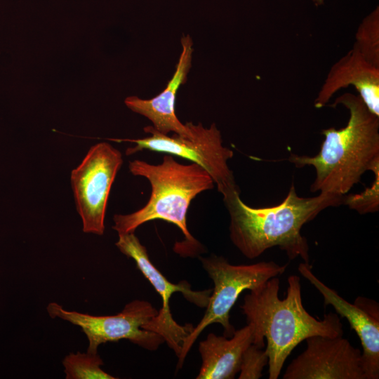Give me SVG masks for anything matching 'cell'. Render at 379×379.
I'll use <instances>...</instances> for the list:
<instances>
[{"mask_svg": "<svg viewBox=\"0 0 379 379\" xmlns=\"http://www.w3.org/2000/svg\"><path fill=\"white\" fill-rule=\"evenodd\" d=\"M279 284L278 277L271 278L261 287L250 291L241 305L247 324L253 328V344L263 348L264 338L267 340L269 379L278 378L288 357L304 340L314 335H343L337 313L330 312L318 319L307 312L298 276L288 277L283 300L279 298Z\"/></svg>", "mask_w": 379, "mask_h": 379, "instance_id": "1", "label": "cell"}, {"mask_svg": "<svg viewBox=\"0 0 379 379\" xmlns=\"http://www.w3.org/2000/svg\"><path fill=\"white\" fill-rule=\"evenodd\" d=\"M343 197L320 193L300 197L292 184L279 204L253 208L241 199L239 190H234L222 197L230 218V239L248 259L278 246L290 260L300 257L309 263V244L301 234L302 227L326 208L342 204Z\"/></svg>", "mask_w": 379, "mask_h": 379, "instance_id": "2", "label": "cell"}, {"mask_svg": "<svg viewBox=\"0 0 379 379\" xmlns=\"http://www.w3.org/2000/svg\"><path fill=\"white\" fill-rule=\"evenodd\" d=\"M338 105L349 111L346 126L324 129V140L317 155L291 154L288 158L296 168H314L312 192L344 196L366 171L379 166V117L368 109L359 95L350 93L338 97L331 106Z\"/></svg>", "mask_w": 379, "mask_h": 379, "instance_id": "3", "label": "cell"}, {"mask_svg": "<svg viewBox=\"0 0 379 379\" xmlns=\"http://www.w3.org/2000/svg\"><path fill=\"white\" fill-rule=\"evenodd\" d=\"M128 169L133 175L144 177L149 182L150 197L139 210L129 214H115L112 229L118 234L135 232L148 221L163 220L181 230L190 246V254L196 253L201 246L187 229V213L199 194L214 187L209 173L197 164H180L168 154L157 165L137 159L131 161Z\"/></svg>", "mask_w": 379, "mask_h": 379, "instance_id": "4", "label": "cell"}, {"mask_svg": "<svg viewBox=\"0 0 379 379\" xmlns=\"http://www.w3.org/2000/svg\"><path fill=\"white\" fill-rule=\"evenodd\" d=\"M199 258L213 280L214 288L203 318L183 343L178 357L177 368L182 366L194 343L210 324H220L224 328L225 336L232 337L235 329L230 321V313L239 295L245 290L253 291L261 287L271 278L281 275L287 267V265H279L274 261L232 265L224 257L215 254Z\"/></svg>", "mask_w": 379, "mask_h": 379, "instance_id": "5", "label": "cell"}, {"mask_svg": "<svg viewBox=\"0 0 379 379\" xmlns=\"http://www.w3.org/2000/svg\"><path fill=\"white\" fill-rule=\"evenodd\" d=\"M192 135L182 136L173 133L172 136L163 134L152 126L144 128L150 135L138 139H110L116 142H130L135 144L128 147L127 156L142 150H149L179 157L197 164L204 168L217 185L218 191L222 195L239 190L233 172L227 161L234 156L233 151L222 145L220 131L215 124L205 128L201 123L189 122Z\"/></svg>", "mask_w": 379, "mask_h": 379, "instance_id": "6", "label": "cell"}, {"mask_svg": "<svg viewBox=\"0 0 379 379\" xmlns=\"http://www.w3.org/2000/svg\"><path fill=\"white\" fill-rule=\"evenodd\" d=\"M123 164L121 153L107 142L92 146L71 172L77 211L85 233L102 235L109 195Z\"/></svg>", "mask_w": 379, "mask_h": 379, "instance_id": "7", "label": "cell"}, {"mask_svg": "<svg viewBox=\"0 0 379 379\" xmlns=\"http://www.w3.org/2000/svg\"><path fill=\"white\" fill-rule=\"evenodd\" d=\"M47 312L51 318H60L79 326L86 334L87 352L98 353L99 345L126 339L148 350H156L164 343L161 336L144 329L145 326L158 314L150 302L135 300L126 304L123 310L112 316H94L65 310L56 302H51Z\"/></svg>", "mask_w": 379, "mask_h": 379, "instance_id": "8", "label": "cell"}, {"mask_svg": "<svg viewBox=\"0 0 379 379\" xmlns=\"http://www.w3.org/2000/svg\"><path fill=\"white\" fill-rule=\"evenodd\" d=\"M116 246L128 258H132L137 267L153 286L162 300V306L158 314L145 326L144 329L157 333L164 343L172 349L178 357L184 342L192 331V324L181 326L173 318L169 307L171 295L180 292L184 298L199 307H206L208 303L212 290L193 291L188 282L181 281L178 284L170 282L154 267L149 260L147 249L134 232L119 234Z\"/></svg>", "mask_w": 379, "mask_h": 379, "instance_id": "9", "label": "cell"}, {"mask_svg": "<svg viewBox=\"0 0 379 379\" xmlns=\"http://www.w3.org/2000/svg\"><path fill=\"white\" fill-rule=\"evenodd\" d=\"M288 366L284 379H366L361 350L343 335H314Z\"/></svg>", "mask_w": 379, "mask_h": 379, "instance_id": "10", "label": "cell"}, {"mask_svg": "<svg viewBox=\"0 0 379 379\" xmlns=\"http://www.w3.org/2000/svg\"><path fill=\"white\" fill-rule=\"evenodd\" d=\"M312 266L301 262L300 274L322 295L325 305H331L338 314L345 318L360 339L363 348V366L366 379L379 378V310L377 302L358 297L354 304L342 298L335 291L319 280Z\"/></svg>", "mask_w": 379, "mask_h": 379, "instance_id": "11", "label": "cell"}, {"mask_svg": "<svg viewBox=\"0 0 379 379\" xmlns=\"http://www.w3.org/2000/svg\"><path fill=\"white\" fill-rule=\"evenodd\" d=\"M180 42L182 51L175 72L166 88L152 98L129 96L124 102L131 110L150 120L152 126L159 132L165 135L173 132L182 136H190L192 131L189 122L184 124L178 119L175 112V101L177 91L186 81L191 67L193 43L189 35H183Z\"/></svg>", "mask_w": 379, "mask_h": 379, "instance_id": "12", "label": "cell"}, {"mask_svg": "<svg viewBox=\"0 0 379 379\" xmlns=\"http://www.w3.org/2000/svg\"><path fill=\"white\" fill-rule=\"evenodd\" d=\"M350 86L355 88L368 109L379 117V67L366 61L354 46L331 67L314 107H323L335 93Z\"/></svg>", "mask_w": 379, "mask_h": 379, "instance_id": "13", "label": "cell"}, {"mask_svg": "<svg viewBox=\"0 0 379 379\" xmlns=\"http://www.w3.org/2000/svg\"><path fill=\"white\" fill-rule=\"evenodd\" d=\"M253 328L247 324L232 337L211 333L199 343L201 366L197 379H232L239 372L241 357L253 343Z\"/></svg>", "mask_w": 379, "mask_h": 379, "instance_id": "14", "label": "cell"}, {"mask_svg": "<svg viewBox=\"0 0 379 379\" xmlns=\"http://www.w3.org/2000/svg\"><path fill=\"white\" fill-rule=\"evenodd\" d=\"M66 379H115L101 368L103 361L98 353H69L63 361Z\"/></svg>", "mask_w": 379, "mask_h": 379, "instance_id": "15", "label": "cell"}, {"mask_svg": "<svg viewBox=\"0 0 379 379\" xmlns=\"http://www.w3.org/2000/svg\"><path fill=\"white\" fill-rule=\"evenodd\" d=\"M362 57L379 67V7L376 6L359 24L354 45Z\"/></svg>", "mask_w": 379, "mask_h": 379, "instance_id": "16", "label": "cell"}, {"mask_svg": "<svg viewBox=\"0 0 379 379\" xmlns=\"http://www.w3.org/2000/svg\"><path fill=\"white\" fill-rule=\"evenodd\" d=\"M375 179L370 187L359 194L344 195L343 204L360 214L375 213L379 210V166L374 168Z\"/></svg>", "mask_w": 379, "mask_h": 379, "instance_id": "17", "label": "cell"}, {"mask_svg": "<svg viewBox=\"0 0 379 379\" xmlns=\"http://www.w3.org/2000/svg\"><path fill=\"white\" fill-rule=\"evenodd\" d=\"M268 364V355L262 348L251 343L244 352L239 369V379H258Z\"/></svg>", "mask_w": 379, "mask_h": 379, "instance_id": "18", "label": "cell"}, {"mask_svg": "<svg viewBox=\"0 0 379 379\" xmlns=\"http://www.w3.org/2000/svg\"><path fill=\"white\" fill-rule=\"evenodd\" d=\"M311 1L317 6H319L324 4V1H325V0H311Z\"/></svg>", "mask_w": 379, "mask_h": 379, "instance_id": "19", "label": "cell"}]
</instances>
